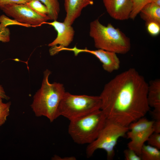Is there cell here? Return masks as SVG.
Here are the masks:
<instances>
[{
	"label": "cell",
	"instance_id": "cell-3",
	"mask_svg": "<svg viewBox=\"0 0 160 160\" xmlns=\"http://www.w3.org/2000/svg\"><path fill=\"white\" fill-rule=\"evenodd\" d=\"M89 35L97 49L120 54H126L130 50L131 44L129 37L111 23H108L107 26L103 25L98 19L90 23Z\"/></svg>",
	"mask_w": 160,
	"mask_h": 160
},
{
	"label": "cell",
	"instance_id": "cell-6",
	"mask_svg": "<svg viewBox=\"0 0 160 160\" xmlns=\"http://www.w3.org/2000/svg\"><path fill=\"white\" fill-rule=\"evenodd\" d=\"M129 130L128 127L122 126L107 119L97 138L87 146V157H91L96 150L101 149L106 151L107 159H112L115 154L114 148L118 140L124 137Z\"/></svg>",
	"mask_w": 160,
	"mask_h": 160
},
{
	"label": "cell",
	"instance_id": "cell-19",
	"mask_svg": "<svg viewBox=\"0 0 160 160\" xmlns=\"http://www.w3.org/2000/svg\"><path fill=\"white\" fill-rule=\"evenodd\" d=\"M11 102L2 103L0 105V127L4 124L9 114Z\"/></svg>",
	"mask_w": 160,
	"mask_h": 160
},
{
	"label": "cell",
	"instance_id": "cell-12",
	"mask_svg": "<svg viewBox=\"0 0 160 160\" xmlns=\"http://www.w3.org/2000/svg\"><path fill=\"white\" fill-rule=\"evenodd\" d=\"M94 4L93 0H64L66 16L64 22L72 25L80 15L83 9Z\"/></svg>",
	"mask_w": 160,
	"mask_h": 160
},
{
	"label": "cell",
	"instance_id": "cell-8",
	"mask_svg": "<svg viewBox=\"0 0 160 160\" xmlns=\"http://www.w3.org/2000/svg\"><path fill=\"white\" fill-rule=\"evenodd\" d=\"M0 9L7 15L23 25L37 26L50 20L48 15L37 13L25 4H10Z\"/></svg>",
	"mask_w": 160,
	"mask_h": 160
},
{
	"label": "cell",
	"instance_id": "cell-5",
	"mask_svg": "<svg viewBox=\"0 0 160 160\" xmlns=\"http://www.w3.org/2000/svg\"><path fill=\"white\" fill-rule=\"evenodd\" d=\"M100 96L77 95L65 92L58 108L59 116L70 121L101 109Z\"/></svg>",
	"mask_w": 160,
	"mask_h": 160
},
{
	"label": "cell",
	"instance_id": "cell-16",
	"mask_svg": "<svg viewBox=\"0 0 160 160\" xmlns=\"http://www.w3.org/2000/svg\"><path fill=\"white\" fill-rule=\"evenodd\" d=\"M43 3L47 8L48 16L50 20H57L60 11V5L58 0H38Z\"/></svg>",
	"mask_w": 160,
	"mask_h": 160
},
{
	"label": "cell",
	"instance_id": "cell-24",
	"mask_svg": "<svg viewBox=\"0 0 160 160\" xmlns=\"http://www.w3.org/2000/svg\"><path fill=\"white\" fill-rule=\"evenodd\" d=\"M31 0H0V8L12 4H25Z\"/></svg>",
	"mask_w": 160,
	"mask_h": 160
},
{
	"label": "cell",
	"instance_id": "cell-27",
	"mask_svg": "<svg viewBox=\"0 0 160 160\" xmlns=\"http://www.w3.org/2000/svg\"><path fill=\"white\" fill-rule=\"evenodd\" d=\"M0 97L3 99L8 100L9 97L6 93L2 86L0 85Z\"/></svg>",
	"mask_w": 160,
	"mask_h": 160
},
{
	"label": "cell",
	"instance_id": "cell-25",
	"mask_svg": "<svg viewBox=\"0 0 160 160\" xmlns=\"http://www.w3.org/2000/svg\"><path fill=\"white\" fill-rule=\"evenodd\" d=\"M0 22L1 23L4 24L6 26H7L8 25L15 24V23L16 24H17V23H20L15 20H13L9 19L4 15H2L0 16Z\"/></svg>",
	"mask_w": 160,
	"mask_h": 160
},
{
	"label": "cell",
	"instance_id": "cell-14",
	"mask_svg": "<svg viewBox=\"0 0 160 160\" xmlns=\"http://www.w3.org/2000/svg\"><path fill=\"white\" fill-rule=\"evenodd\" d=\"M139 14L145 23L154 21L160 23V7L151 2L145 6Z\"/></svg>",
	"mask_w": 160,
	"mask_h": 160
},
{
	"label": "cell",
	"instance_id": "cell-20",
	"mask_svg": "<svg viewBox=\"0 0 160 160\" xmlns=\"http://www.w3.org/2000/svg\"><path fill=\"white\" fill-rule=\"evenodd\" d=\"M146 30L148 33L152 36H156L160 33V23L154 21L145 23Z\"/></svg>",
	"mask_w": 160,
	"mask_h": 160
},
{
	"label": "cell",
	"instance_id": "cell-15",
	"mask_svg": "<svg viewBox=\"0 0 160 160\" xmlns=\"http://www.w3.org/2000/svg\"><path fill=\"white\" fill-rule=\"evenodd\" d=\"M140 156L142 160H160V151L155 147L144 144L141 148Z\"/></svg>",
	"mask_w": 160,
	"mask_h": 160
},
{
	"label": "cell",
	"instance_id": "cell-29",
	"mask_svg": "<svg viewBox=\"0 0 160 160\" xmlns=\"http://www.w3.org/2000/svg\"><path fill=\"white\" fill-rule=\"evenodd\" d=\"M151 2L159 7H160V0H152Z\"/></svg>",
	"mask_w": 160,
	"mask_h": 160
},
{
	"label": "cell",
	"instance_id": "cell-9",
	"mask_svg": "<svg viewBox=\"0 0 160 160\" xmlns=\"http://www.w3.org/2000/svg\"><path fill=\"white\" fill-rule=\"evenodd\" d=\"M65 50L73 52L74 55L77 56L81 52H87L95 56L102 64L104 70L111 73L118 70L120 67V60L115 52L100 49L91 50L87 48L80 49L76 46L73 48L66 47Z\"/></svg>",
	"mask_w": 160,
	"mask_h": 160
},
{
	"label": "cell",
	"instance_id": "cell-30",
	"mask_svg": "<svg viewBox=\"0 0 160 160\" xmlns=\"http://www.w3.org/2000/svg\"><path fill=\"white\" fill-rule=\"evenodd\" d=\"M2 100V98L0 97V105L3 103Z\"/></svg>",
	"mask_w": 160,
	"mask_h": 160
},
{
	"label": "cell",
	"instance_id": "cell-26",
	"mask_svg": "<svg viewBox=\"0 0 160 160\" xmlns=\"http://www.w3.org/2000/svg\"><path fill=\"white\" fill-rule=\"evenodd\" d=\"M154 132L160 133V120H155L153 125Z\"/></svg>",
	"mask_w": 160,
	"mask_h": 160
},
{
	"label": "cell",
	"instance_id": "cell-18",
	"mask_svg": "<svg viewBox=\"0 0 160 160\" xmlns=\"http://www.w3.org/2000/svg\"><path fill=\"white\" fill-rule=\"evenodd\" d=\"M25 4L37 13L44 16L48 15L49 11L47 7L38 0H31Z\"/></svg>",
	"mask_w": 160,
	"mask_h": 160
},
{
	"label": "cell",
	"instance_id": "cell-11",
	"mask_svg": "<svg viewBox=\"0 0 160 160\" xmlns=\"http://www.w3.org/2000/svg\"><path fill=\"white\" fill-rule=\"evenodd\" d=\"M44 23L53 26L57 32L56 38L48 44L49 46H55L58 48L67 47L73 41L75 31L71 25L56 20Z\"/></svg>",
	"mask_w": 160,
	"mask_h": 160
},
{
	"label": "cell",
	"instance_id": "cell-28",
	"mask_svg": "<svg viewBox=\"0 0 160 160\" xmlns=\"http://www.w3.org/2000/svg\"><path fill=\"white\" fill-rule=\"evenodd\" d=\"M53 160H76V158L74 156H69L64 157V158H61L60 156H59L57 155L55 156L52 158Z\"/></svg>",
	"mask_w": 160,
	"mask_h": 160
},
{
	"label": "cell",
	"instance_id": "cell-4",
	"mask_svg": "<svg viewBox=\"0 0 160 160\" xmlns=\"http://www.w3.org/2000/svg\"><path fill=\"white\" fill-rule=\"evenodd\" d=\"M107 119L101 109L95 111L70 121L68 133L75 143L81 145L89 144L97 138Z\"/></svg>",
	"mask_w": 160,
	"mask_h": 160
},
{
	"label": "cell",
	"instance_id": "cell-1",
	"mask_svg": "<svg viewBox=\"0 0 160 160\" xmlns=\"http://www.w3.org/2000/svg\"><path fill=\"white\" fill-rule=\"evenodd\" d=\"M148 86L144 77L135 68H130L105 85L99 96L101 110L107 119L128 127L150 110Z\"/></svg>",
	"mask_w": 160,
	"mask_h": 160
},
{
	"label": "cell",
	"instance_id": "cell-7",
	"mask_svg": "<svg viewBox=\"0 0 160 160\" xmlns=\"http://www.w3.org/2000/svg\"><path fill=\"white\" fill-rule=\"evenodd\" d=\"M154 121L143 117L130 124L127 132L130 140L127 144L128 148L134 151L140 156L141 148L149 136L154 132L153 125Z\"/></svg>",
	"mask_w": 160,
	"mask_h": 160
},
{
	"label": "cell",
	"instance_id": "cell-13",
	"mask_svg": "<svg viewBox=\"0 0 160 160\" xmlns=\"http://www.w3.org/2000/svg\"><path fill=\"white\" fill-rule=\"evenodd\" d=\"M147 100L149 107L153 111L160 112V79L151 81L148 84Z\"/></svg>",
	"mask_w": 160,
	"mask_h": 160
},
{
	"label": "cell",
	"instance_id": "cell-21",
	"mask_svg": "<svg viewBox=\"0 0 160 160\" xmlns=\"http://www.w3.org/2000/svg\"><path fill=\"white\" fill-rule=\"evenodd\" d=\"M10 31L7 26L4 24L0 23V41L8 42L10 40Z\"/></svg>",
	"mask_w": 160,
	"mask_h": 160
},
{
	"label": "cell",
	"instance_id": "cell-17",
	"mask_svg": "<svg viewBox=\"0 0 160 160\" xmlns=\"http://www.w3.org/2000/svg\"><path fill=\"white\" fill-rule=\"evenodd\" d=\"M132 6L129 18L134 20L142 9L152 0H132Z\"/></svg>",
	"mask_w": 160,
	"mask_h": 160
},
{
	"label": "cell",
	"instance_id": "cell-23",
	"mask_svg": "<svg viewBox=\"0 0 160 160\" xmlns=\"http://www.w3.org/2000/svg\"><path fill=\"white\" fill-rule=\"evenodd\" d=\"M124 153L126 160H141L140 156L134 151L129 148L124 151Z\"/></svg>",
	"mask_w": 160,
	"mask_h": 160
},
{
	"label": "cell",
	"instance_id": "cell-10",
	"mask_svg": "<svg viewBox=\"0 0 160 160\" xmlns=\"http://www.w3.org/2000/svg\"><path fill=\"white\" fill-rule=\"evenodd\" d=\"M106 11L113 19L124 20L129 18L132 0H102Z\"/></svg>",
	"mask_w": 160,
	"mask_h": 160
},
{
	"label": "cell",
	"instance_id": "cell-22",
	"mask_svg": "<svg viewBox=\"0 0 160 160\" xmlns=\"http://www.w3.org/2000/svg\"><path fill=\"white\" fill-rule=\"evenodd\" d=\"M148 145L160 149V134L153 132L149 137Z\"/></svg>",
	"mask_w": 160,
	"mask_h": 160
},
{
	"label": "cell",
	"instance_id": "cell-2",
	"mask_svg": "<svg viewBox=\"0 0 160 160\" xmlns=\"http://www.w3.org/2000/svg\"><path fill=\"white\" fill-rule=\"evenodd\" d=\"M51 74L48 69L44 71L41 87L34 94L31 106L36 116L45 117L52 122L59 116L58 108L65 91L63 84L49 82Z\"/></svg>",
	"mask_w": 160,
	"mask_h": 160
}]
</instances>
